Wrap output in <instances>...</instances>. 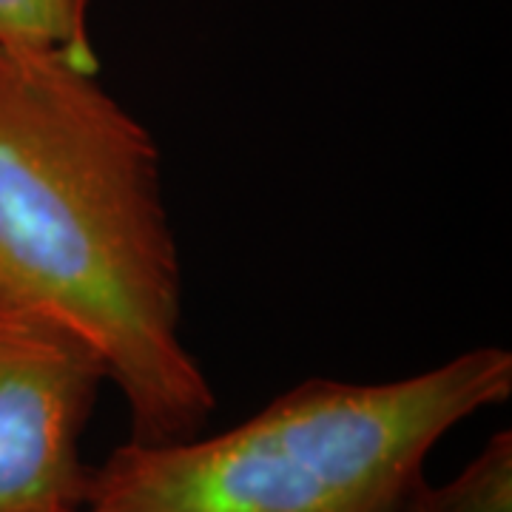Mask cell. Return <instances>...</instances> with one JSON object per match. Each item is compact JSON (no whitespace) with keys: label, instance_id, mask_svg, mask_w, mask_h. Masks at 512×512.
<instances>
[{"label":"cell","instance_id":"1","mask_svg":"<svg viewBox=\"0 0 512 512\" xmlns=\"http://www.w3.org/2000/svg\"><path fill=\"white\" fill-rule=\"evenodd\" d=\"M0 305L100 356L131 441L200 436L214 390L183 342V271L148 128L60 55L0 49Z\"/></svg>","mask_w":512,"mask_h":512},{"label":"cell","instance_id":"2","mask_svg":"<svg viewBox=\"0 0 512 512\" xmlns=\"http://www.w3.org/2000/svg\"><path fill=\"white\" fill-rule=\"evenodd\" d=\"M510 390L501 348L399 382L313 379L220 436L117 447L92 470L83 510L430 512V450Z\"/></svg>","mask_w":512,"mask_h":512},{"label":"cell","instance_id":"3","mask_svg":"<svg viewBox=\"0 0 512 512\" xmlns=\"http://www.w3.org/2000/svg\"><path fill=\"white\" fill-rule=\"evenodd\" d=\"M106 367L80 336L0 305V512L83 510L80 458Z\"/></svg>","mask_w":512,"mask_h":512},{"label":"cell","instance_id":"4","mask_svg":"<svg viewBox=\"0 0 512 512\" xmlns=\"http://www.w3.org/2000/svg\"><path fill=\"white\" fill-rule=\"evenodd\" d=\"M0 49L60 55L97 72L89 0H0Z\"/></svg>","mask_w":512,"mask_h":512},{"label":"cell","instance_id":"5","mask_svg":"<svg viewBox=\"0 0 512 512\" xmlns=\"http://www.w3.org/2000/svg\"><path fill=\"white\" fill-rule=\"evenodd\" d=\"M430 512H512V436L498 433L450 484L430 495Z\"/></svg>","mask_w":512,"mask_h":512},{"label":"cell","instance_id":"6","mask_svg":"<svg viewBox=\"0 0 512 512\" xmlns=\"http://www.w3.org/2000/svg\"><path fill=\"white\" fill-rule=\"evenodd\" d=\"M63 512H86V510H63Z\"/></svg>","mask_w":512,"mask_h":512}]
</instances>
